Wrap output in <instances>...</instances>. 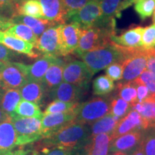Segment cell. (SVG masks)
I'll return each instance as SVG.
<instances>
[{
	"instance_id": "1",
	"label": "cell",
	"mask_w": 155,
	"mask_h": 155,
	"mask_svg": "<svg viewBox=\"0 0 155 155\" xmlns=\"http://www.w3.org/2000/svg\"><path fill=\"white\" fill-rule=\"evenodd\" d=\"M90 125L73 121L42 141L43 147L76 150L86 146L91 137Z\"/></svg>"
},
{
	"instance_id": "2",
	"label": "cell",
	"mask_w": 155,
	"mask_h": 155,
	"mask_svg": "<svg viewBox=\"0 0 155 155\" xmlns=\"http://www.w3.org/2000/svg\"><path fill=\"white\" fill-rule=\"evenodd\" d=\"M131 49L121 47L111 42L101 48L78 54L77 56L83 60L94 75L106 69L112 63H123Z\"/></svg>"
},
{
	"instance_id": "3",
	"label": "cell",
	"mask_w": 155,
	"mask_h": 155,
	"mask_svg": "<svg viewBox=\"0 0 155 155\" xmlns=\"http://www.w3.org/2000/svg\"><path fill=\"white\" fill-rule=\"evenodd\" d=\"M116 21L106 25H95L82 29L79 44L73 53L78 55L101 48L111 42V37L115 35Z\"/></svg>"
},
{
	"instance_id": "4",
	"label": "cell",
	"mask_w": 155,
	"mask_h": 155,
	"mask_svg": "<svg viewBox=\"0 0 155 155\" xmlns=\"http://www.w3.org/2000/svg\"><path fill=\"white\" fill-rule=\"evenodd\" d=\"M111 97H98L79 104L75 109V121L91 125L101 118L110 113Z\"/></svg>"
},
{
	"instance_id": "5",
	"label": "cell",
	"mask_w": 155,
	"mask_h": 155,
	"mask_svg": "<svg viewBox=\"0 0 155 155\" xmlns=\"http://www.w3.org/2000/svg\"><path fill=\"white\" fill-rule=\"evenodd\" d=\"M17 134V146L35 142L43 139L42 134V118L11 116Z\"/></svg>"
},
{
	"instance_id": "6",
	"label": "cell",
	"mask_w": 155,
	"mask_h": 155,
	"mask_svg": "<svg viewBox=\"0 0 155 155\" xmlns=\"http://www.w3.org/2000/svg\"><path fill=\"white\" fill-rule=\"evenodd\" d=\"M147 50L143 48H131L127 58L122 63L123 76L121 83L131 82L147 70Z\"/></svg>"
},
{
	"instance_id": "7",
	"label": "cell",
	"mask_w": 155,
	"mask_h": 155,
	"mask_svg": "<svg viewBox=\"0 0 155 155\" xmlns=\"http://www.w3.org/2000/svg\"><path fill=\"white\" fill-rule=\"evenodd\" d=\"M63 25H56L48 28L38 38L35 47L45 55L62 56L61 32Z\"/></svg>"
},
{
	"instance_id": "8",
	"label": "cell",
	"mask_w": 155,
	"mask_h": 155,
	"mask_svg": "<svg viewBox=\"0 0 155 155\" xmlns=\"http://www.w3.org/2000/svg\"><path fill=\"white\" fill-rule=\"evenodd\" d=\"M93 75L84 62L75 60L64 64L63 79L65 82L81 86L86 90Z\"/></svg>"
},
{
	"instance_id": "9",
	"label": "cell",
	"mask_w": 155,
	"mask_h": 155,
	"mask_svg": "<svg viewBox=\"0 0 155 155\" xmlns=\"http://www.w3.org/2000/svg\"><path fill=\"white\" fill-rule=\"evenodd\" d=\"M28 81L18 63H7L0 65V88L19 89Z\"/></svg>"
},
{
	"instance_id": "10",
	"label": "cell",
	"mask_w": 155,
	"mask_h": 155,
	"mask_svg": "<svg viewBox=\"0 0 155 155\" xmlns=\"http://www.w3.org/2000/svg\"><path fill=\"white\" fill-rule=\"evenodd\" d=\"M75 109L62 113L44 115L42 118V134L44 138H47L57 132L65 126L75 121Z\"/></svg>"
},
{
	"instance_id": "11",
	"label": "cell",
	"mask_w": 155,
	"mask_h": 155,
	"mask_svg": "<svg viewBox=\"0 0 155 155\" xmlns=\"http://www.w3.org/2000/svg\"><path fill=\"white\" fill-rule=\"evenodd\" d=\"M101 9L99 0H90L84 7L70 17L68 21L75 22L84 29L91 27L99 20Z\"/></svg>"
},
{
	"instance_id": "12",
	"label": "cell",
	"mask_w": 155,
	"mask_h": 155,
	"mask_svg": "<svg viewBox=\"0 0 155 155\" xmlns=\"http://www.w3.org/2000/svg\"><path fill=\"white\" fill-rule=\"evenodd\" d=\"M82 33V28L75 22L63 25L61 32L62 56L72 53L78 48Z\"/></svg>"
},
{
	"instance_id": "13",
	"label": "cell",
	"mask_w": 155,
	"mask_h": 155,
	"mask_svg": "<svg viewBox=\"0 0 155 155\" xmlns=\"http://www.w3.org/2000/svg\"><path fill=\"white\" fill-rule=\"evenodd\" d=\"M58 58V57L54 56L44 55V57L38 59L32 65H25L20 63H18V65L28 81L42 82L48 68L55 63Z\"/></svg>"
},
{
	"instance_id": "14",
	"label": "cell",
	"mask_w": 155,
	"mask_h": 155,
	"mask_svg": "<svg viewBox=\"0 0 155 155\" xmlns=\"http://www.w3.org/2000/svg\"><path fill=\"white\" fill-rule=\"evenodd\" d=\"M144 130H137L120 136L112 141L110 152H132L141 144Z\"/></svg>"
},
{
	"instance_id": "15",
	"label": "cell",
	"mask_w": 155,
	"mask_h": 155,
	"mask_svg": "<svg viewBox=\"0 0 155 155\" xmlns=\"http://www.w3.org/2000/svg\"><path fill=\"white\" fill-rule=\"evenodd\" d=\"M85 91L82 87L64 81L50 90V97L53 100L63 102H78Z\"/></svg>"
},
{
	"instance_id": "16",
	"label": "cell",
	"mask_w": 155,
	"mask_h": 155,
	"mask_svg": "<svg viewBox=\"0 0 155 155\" xmlns=\"http://www.w3.org/2000/svg\"><path fill=\"white\" fill-rule=\"evenodd\" d=\"M17 143V134L11 116H7L0 123V155L10 152Z\"/></svg>"
},
{
	"instance_id": "17",
	"label": "cell",
	"mask_w": 155,
	"mask_h": 155,
	"mask_svg": "<svg viewBox=\"0 0 155 155\" xmlns=\"http://www.w3.org/2000/svg\"><path fill=\"white\" fill-rule=\"evenodd\" d=\"M100 6L101 16L95 25L111 22L115 17H120L121 11L129 7L125 0H100Z\"/></svg>"
},
{
	"instance_id": "18",
	"label": "cell",
	"mask_w": 155,
	"mask_h": 155,
	"mask_svg": "<svg viewBox=\"0 0 155 155\" xmlns=\"http://www.w3.org/2000/svg\"><path fill=\"white\" fill-rule=\"evenodd\" d=\"M137 130H143L142 119L138 112L131 110L127 116L120 120L111 133L112 141L120 136Z\"/></svg>"
},
{
	"instance_id": "19",
	"label": "cell",
	"mask_w": 155,
	"mask_h": 155,
	"mask_svg": "<svg viewBox=\"0 0 155 155\" xmlns=\"http://www.w3.org/2000/svg\"><path fill=\"white\" fill-rule=\"evenodd\" d=\"M111 142V134H99L90 137L84 147L86 155H108Z\"/></svg>"
},
{
	"instance_id": "20",
	"label": "cell",
	"mask_w": 155,
	"mask_h": 155,
	"mask_svg": "<svg viewBox=\"0 0 155 155\" xmlns=\"http://www.w3.org/2000/svg\"><path fill=\"white\" fill-rule=\"evenodd\" d=\"M43 10L44 19L54 23L64 25L66 22V13L62 0H40Z\"/></svg>"
},
{
	"instance_id": "21",
	"label": "cell",
	"mask_w": 155,
	"mask_h": 155,
	"mask_svg": "<svg viewBox=\"0 0 155 155\" xmlns=\"http://www.w3.org/2000/svg\"><path fill=\"white\" fill-rule=\"evenodd\" d=\"M144 28L137 26L130 28L122 33L121 35H112L111 42L118 45L127 48H136L141 47V37ZM142 48V47H141Z\"/></svg>"
},
{
	"instance_id": "22",
	"label": "cell",
	"mask_w": 155,
	"mask_h": 155,
	"mask_svg": "<svg viewBox=\"0 0 155 155\" xmlns=\"http://www.w3.org/2000/svg\"><path fill=\"white\" fill-rule=\"evenodd\" d=\"M131 110H135L140 114L142 119L143 130L155 128V100L146 98L141 102H137L131 106Z\"/></svg>"
},
{
	"instance_id": "23",
	"label": "cell",
	"mask_w": 155,
	"mask_h": 155,
	"mask_svg": "<svg viewBox=\"0 0 155 155\" xmlns=\"http://www.w3.org/2000/svg\"><path fill=\"white\" fill-rule=\"evenodd\" d=\"M0 43L5 45L9 49L17 53L25 54L30 57L36 58L38 55L34 53V45L30 42L9 35L5 32L0 30Z\"/></svg>"
},
{
	"instance_id": "24",
	"label": "cell",
	"mask_w": 155,
	"mask_h": 155,
	"mask_svg": "<svg viewBox=\"0 0 155 155\" xmlns=\"http://www.w3.org/2000/svg\"><path fill=\"white\" fill-rule=\"evenodd\" d=\"M22 99L19 89L0 88V106L7 116H13L17 104Z\"/></svg>"
},
{
	"instance_id": "25",
	"label": "cell",
	"mask_w": 155,
	"mask_h": 155,
	"mask_svg": "<svg viewBox=\"0 0 155 155\" xmlns=\"http://www.w3.org/2000/svg\"><path fill=\"white\" fill-rule=\"evenodd\" d=\"M23 100L40 104L45 93V85L38 81H28L19 89Z\"/></svg>"
},
{
	"instance_id": "26",
	"label": "cell",
	"mask_w": 155,
	"mask_h": 155,
	"mask_svg": "<svg viewBox=\"0 0 155 155\" xmlns=\"http://www.w3.org/2000/svg\"><path fill=\"white\" fill-rule=\"evenodd\" d=\"M64 64L65 63L58 58L57 61L52 64L46 71L42 83L50 90L55 88L62 83Z\"/></svg>"
},
{
	"instance_id": "27",
	"label": "cell",
	"mask_w": 155,
	"mask_h": 155,
	"mask_svg": "<svg viewBox=\"0 0 155 155\" xmlns=\"http://www.w3.org/2000/svg\"><path fill=\"white\" fill-rule=\"evenodd\" d=\"M119 121L120 119L116 118L111 113L107 114L91 125V137L99 134H111Z\"/></svg>"
},
{
	"instance_id": "28",
	"label": "cell",
	"mask_w": 155,
	"mask_h": 155,
	"mask_svg": "<svg viewBox=\"0 0 155 155\" xmlns=\"http://www.w3.org/2000/svg\"><path fill=\"white\" fill-rule=\"evenodd\" d=\"M13 22H21L22 24L27 25L33 31L35 35L38 37L41 35L44 32V31L47 30L48 28L55 25V23L47 20V19H37L35 17L24 16V15L15 16V19H13Z\"/></svg>"
},
{
	"instance_id": "29",
	"label": "cell",
	"mask_w": 155,
	"mask_h": 155,
	"mask_svg": "<svg viewBox=\"0 0 155 155\" xmlns=\"http://www.w3.org/2000/svg\"><path fill=\"white\" fill-rule=\"evenodd\" d=\"M5 32L9 35L30 42L34 46H35L38 40V37L35 35L33 31L27 25L22 23L13 24L7 30H5Z\"/></svg>"
},
{
	"instance_id": "30",
	"label": "cell",
	"mask_w": 155,
	"mask_h": 155,
	"mask_svg": "<svg viewBox=\"0 0 155 155\" xmlns=\"http://www.w3.org/2000/svg\"><path fill=\"white\" fill-rule=\"evenodd\" d=\"M17 12L24 16L37 19L44 18L43 10L39 0H22L17 6Z\"/></svg>"
},
{
	"instance_id": "31",
	"label": "cell",
	"mask_w": 155,
	"mask_h": 155,
	"mask_svg": "<svg viewBox=\"0 0 155 155\" xmlns=\"http://www.w3.org/2000/svg\"><path fill=\"white\" fill-rule=\"evenodd\" d=\"M15 115L20 117L42 118L43 114L42 113L38 104L21 99L15 108Z\"/></svg>"
},
{
	"instance_id": "32",
	"label": "cell",
	"mask_w": 155,
	"mask_h": 155,
	"mask_svg": "<svg viewBox=\"0 0 155 155\" xmlns=\"http://www.w3.org/2000/svg\"><path fill=\"white\" fill-rule=\"evenodd\" d=\"M118 96L131 106L137 103V88L134 81L120 83L117 85Z\"/></svg>"
},
{
	"instance_id": "33",
	"label": "cell",
	"mask_w": 155,
	"mask_h": 155,
	"mask_svg": "<svg viewBox=\"0 0 155 155\" xmlns=\"http://www.w3.org/2000/svg\"><path fill=\"white\" fill-rule=\"evenodd\" d=\"M115 88L114 81L107 75H101L94 79L93 82L94 94L96 96H104L110 94Z\"/></svg>"
},
{
	"instance_id": "34",
	"label": "cell",
	"mask_w": 155,
	"mask_h": 155,
	"mask_svg": "<svg viewBox=\"0 0 155 155\" xmlns=\"http://www.w3.org/2000/svg\"><path fill=\"white\" fill-rule=\"evenodd\" d=\"M131 110V105L119 97H114L111 98V113L116 118L121 120L129 114Z\"/></svg>"
},
{
	"instance_id": "35",
	"label": "cell",
	"mask_w": 155,
	"mask_h": 155,
	"mask_svg": "<svg viewBox=\"0 0 155 155\" xmlns=\"http://www.w3.org/2000/svg\"><path fill=\"white\" fill-rule=\"evenodd\" d=\"M134 9L141 19L144 20L151 17L155 10V0H137Z\"/></svg>"
},
{
	"instance_id": "36",
	"label": "cell",
	"mask_w": 155,
	"mask_h": 155,
	"mask_svg": "<svg viewBox=\"0 0 155 155\" xmlns=\"http://www.w3.org/2000/svg\"><path fill=\"white\" fill-rule=\"evenodd\" d=\"M79 104V102H63L58 100H54L47 106L44 115L50 114L62 113L75 109Z\"/></svg>"
},
{
	"instance_id": "37",
	"label": "cell",
	"mask_w": 155,
	"mask_h": 155,
	"mask_svg": "<svg viewBox=\"0 0 155 155\" xmlns=\"http://www.w3.org/2000/svg\"><path fill=\"white\" fill-rule=\"evenodd\" d=\"M141 147L145 155H155V128L144 130Z\"/></svg>"
},
{
	"instance_id": "38",
	"label": "cell",
	"mask_w": 155,
	"mask_h": 155,
	"mask_svg": "<svg viewBox=\"0 0 155 155\" xmlns=\"http://www.w3.org/2000/svg\"><path fill=\"white\" fill-rule=\"evenodd\" d=\"M135 81L142 83L144 86H146L150 93L147 98L155 100V75L154 73L148 70H145L144 72L136 79Z\"/></svg>"
},
{
	"instance_id": "39",
	"label": "cell",
	"mask_w": 155,
	"mask_h": 155,
	"mask_svg": "<svg viewBox=\"0 0 155 155\" xmlns=\"http://www.w3.org/2000/svg\"><path fill=\"white\" fill-rule=\"evenodd\" d=\"M89 1L90 0H62L66 13L67 21L70 17L84 7Z\"/></svg>"
},
{
	"instance_id": "40",
	"label": "cell",
	"mask_w": 155,
	"mask_h": 155,
	"mask_svg": "<svg viewBox=\"0 0 155 155\" xmlns=\"http://www.w3.org/2000/svg\"><path fill=\"white\" fill-rule=\"evenodd\" d=\"M141 47L145 50L155 48V24L144 29L141 37Z\"/></svg>"
},
{
	"instance_id": "41",
	"label": "cell",
	"mask_w": 155,
	"mask_h": 155,
	"mask_svg": "<svg viewBox=\"0 0 155 155\" xmlns=\"http://www.w3.org/2000/svg\"><path fill=\"white\" fill-rule=\"evenodd\" d=\"M106 75L112 81H120L123 76V65L122 63H114L108 65L106 68Z\"/></svg>"
},
{
	"instance_id": "42",
	"label": "cell",
	"mask_w": 155,
	"mask_h": 155,
	"mask_svg": "<svg viewBox=\"0 0 155 155\" xmlns=\"http://www.w3.org/2000/svg\"><path fill=\"white\" fill-rule=\"evenodd\" d=\"M34 155H71V151L59 147H43L40 152L35 151Z\"/></svg>"
},
{
	"instance_id": "43",
	"label": "cell",
	"mask_w": 155,
	"mask_h": 155,
	"mask_svg": "<svg viewBox=\"0 0 155 155\" xmlns=\"http://www.w3.org/2000/svg\"><path fill=\"white\" fill-rule=\"evenodd\" d=\"M134 81L136 84V88H137V102H141L146 99L149 96V90L146 86L141 83H138Z\"/></svg>"
},
{
	"instance_id": "44",
	"label": "cell",
	"mask_w": 155,
	"mask_h": 155,
	"mask_svg": "<svg viewBox=\"0 0 155 155\" xmlns=\"http://www.w3.org/2000/svg\"><path fill=\"white\" fill-rule=\"evenodd\" d=\"M147 50V68L148 71L155 75V48H152Z\"/></svg>"
},
{
	"instance_id": "45",
	"label": "cell",
	"mask_w": 155,
	"mask_h": 155,
	"mask_svg": "<svg viewBox=\"0 0 155 155\" xmlns=\"http://www.w3.org/2000/svg\"><path fill=\"white\" fill-rule=\"evenodd\" d=\"M12 55V50L0 43V65L8 62Z\"/></svg>"
},
{
	"instance_id": "46",
	"label": "cell",
	"mask_w": 155,
	"mask_h": 155,
	"mask_svg": "<svg viewBox=\"0 0 155 155\" xmlns=\"http://www.w3.org/2000/svg\"><path fill=\"white\" fill-rule=\"evenodd\" d=\"M2 155H34V152H31L29 150H18L15 151H10V152L6 153Z\"/></svg>"
},
{
	"instance_id": "47",
	"label": "cell",
	"mask_w": 155,
	"mask_h": 155,
	"mask_svg": "<svg viewBox=\"0 0 155 155\" xmlns=\"http://www.w3.org/2000/svg\"><path fill=\"white\" fill-rule=\"evenodd\" d=\"M12 21L9 20L8 19L4 18V17L0 16V28L2 29H6L9 28L12 25Z\"/></svg>"
},
{
	"instance_id": "48",
	"label": "cell",
	"mask_w": 155,
	"mask_h": 155,
	"mask_svg": "<svg viewBox=\"0 0 155 155\" xmlns=\"http://www.w3.org/2000/svg\"><path fill=\"white\" fill-rule=\"evenodd\" d=\"M15 0H0V9H5L11 7Z\"/></svg>"
},
{
	"instance_id": "49",
	"label": "cell",
	"mask_w": 155,
	"mask_h": 155,
	"mask_svg": "<svg viewBox=\"0 0 155 155\" xmlns=\"http://www.w3.org/2000/svg\"><path fill=\"white\" fill-rule=\"evenodd\" d=\"M132 155H145L144 151H143L142 147H141V143L139 146L137 147L136 150L134 151V152L132 153Z\"/></svg>"
},
{
	"instance_id": "50",
	"label": "cell",
	"mask_w": 155,
	"mask_h": 155,
	"mask_svg": "<svg viewBox=\"0 0 155 155\" xmlns=\"http://www.w3.org/2000/svg\"><path fill=\"white\" fill-rule=\"evenodd\" d=\"M132 152H111V154L108 155H132Z\"/></svg>"
},
{
	"instance_id": "51",
	"label": "cell",
	"mask_w": 155,
	"mask_h": 155,
	"mask_svg": "<svg viewBox=\"0 0 155 155\" xmlns=\"http://www.w3.org/2000/svg\"><path fill=\"white\" fill-rule=\"evenodd\" d=\"M7 116H7L5 113H4L2 109L1 106H0V123H1L4 119L7 117Z\"/></svg>"
},
{
	"instance_id": "52",
	"label": "cell",
	"mask_w": 155,
	"mask_h": 155,
	"mask_svg": "<svg viewBox=\"0 0 155 155\" xmlns=\"http://www.w3.org/2000/svg\"><path fill=\"white\" fill-rule=\"evenodd\" d=\"M126 2H127L128 7H130V6L135 2L137 0H125Z\"/></svg>"
},
{
	"instance_id": "53",
	"label": "cell",
	"mask_w": 155,
	"mask_h": 155,
	"mask_svg": "<svg viewBox=\"0 0 155 155\" xmlns=\"http://www.w3.org/2000/svg\"><path fill=\"white\" fill-rule=\"evenodd\" d=\"M153 22H154V24H155V10H154V13H153Z\"/></svg>"
},
{
	"instance_id": "54",
	"label": "cell",
	"mask_w": 155,
	"mask_h": 155,
	"mask_svg": "<svg viewBox=\"0 0 155 155\" xmlns=\"http://www.w3.org/2000/svg\"><path fill=\"white\" fill-rule=\"evenodd\" d=\"M99 1H100V0H99Z\"/></svg>"
}]
</instances>
